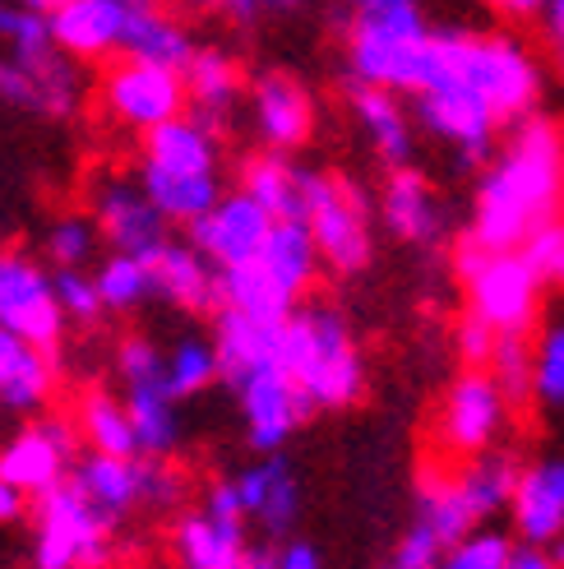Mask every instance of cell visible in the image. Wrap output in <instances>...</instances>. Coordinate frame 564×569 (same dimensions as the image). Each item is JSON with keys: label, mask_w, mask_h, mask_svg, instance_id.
I'll return each instance as SVG.
<instances>
[{"label": "cell", "mask_w": 564, "mask_h": 569, "mask_svg": "<svg viewBox=\"0 0 564 569\" xmlns=\"http://www.w3.org/2000/svg\"><path fill=\"white\" fill-rule=\"evenodd\" d=\"M435 28L416 0H361L343 33L348 83H371L389 93H416L431 61Z\"/></svg>", "instance_id": "cell-5"}, {"label": "cell", "mask_w": 564, "mask_h": 569, "mask_svg": "<svg viewBox=\"0 0 564 569\" xmlns=\"http://www.w3.org/2000/svg\"><path fill=\"white\" fill-rule=\"evenodd\" d=\"M491 380L504 389V398L518 408L532 398V343L527 333H495V348H491V361H486Z\"/></svg>", "instance_id": "cell-40"}, {"label": "cell", "mask_w": 564, "mask_h": 569, "mask_svg": "<svg viewBox=\"0 0 564 569\" xmlns=\"http://www.w3.org/2000/svg\"><path fill=\"white\" fill-rule=\"evenodd\" d=\"M546 70L537 51L514 33L449 28L431 42L426 74L416 83V121L454 149L459 167H482L504 126L537 117Z\"/></svg>", "instance_id": "cell-1"}, {"label": "cell", "mask_w": 564, "mask_h": 569, "mask_svg": "<svg viewBox=\"0 0 564 569\" xmlns=\"http://www.w3.org/2000/svg\"><path fill=\"white\" fill-rule=\"evenodd\" d=\"M518 468H523V463L514 459V453L486 449V453H476V459H467V463L454 472L459 496H463V505L472 509L476 523H491V519H500V515H510Z\"/></svg>", "instance_id": "cell-32"}, {"label": "cell", "mask_w": 564, "mask_h": 569, "mask_svg": "<svg viewBox=\"0 0 564 569\" xmlns=\"http://www.w3.org/2000/svg\"><path fill=\"white\" fill-rule=\"evenodd\" d=\"M412 519L426 523L444 547H454L459 537H467L472 528H482L472 519V509L463 505L454 472H444V468H426L416 477V509H412Z\"/></svg>", "instance_id": "cell-33"}, {"label": "cell", "mask_w": 564, "mask_h": 569, "mask_svg": "<svg viewBox=\"0 0 564 569\" xmlns=\"http://www.w3.org/2000/svg\"><path fill=\"white\" fill-rule=\"evenodd\" d=\"M518 250L527 254L532 264H537V273H542V278H555L560 254H564V222H555V218H551V222H542L537 232H532Z\"/></svg>", "instance_id": "cell-45"}, {"label": "cell", "mask_w": 564, "mask_h": 569, "mask_svg": "<svg viewBox=\"0 0 564 569\" xmlns=\"http://www.w3.org/2000/svg\"><path fill=\"white\" fill-rule=\"evenodd\" d=\"M510 523L527 547H555L564 537V453H542L518 468Z\"/></svg>", "instance_id": "cell-22"}, {"label": "cell", "mask_w": 564, "mask_h": 569, "mask_svg": "<svg viewBox=\"0 0 564 569\" xmlns=\"http://www.w3.org/2000/svg\"><path fill=\"white\" fill-rule=\"evenodd\" d=\"M269 227H273V218L245 190H222L218 204L200 222H190L185 232H190V246L222 273V269H236L245 260H255V250L264 246Z\"/></svg>", "instance_id": "cell-20"}, {"label": "cell", "mask_w": 564, "mask_h": 569, "mask_svg": "<svg viewBox=\"0 0 564 569\" xmlns=\"http://www.w3.org/2000/svg\"><path fill=\"white\" fill-rule=\"evenodd\" d=\"M555 278H560V282H564V254H560V269H555Z\"/></svg>", "instance_id": "cell-56"}, {"label": "cell", "mask_w": 564, "mask_h": 569, "mask_svg": "<svg viewBox=\"0 0 564 569\" xmlns=\"http://www.w3.org/2000/svg\"><path fill=\"white\" fill-rule=\"evenodd\" d=\"M454 348H459V361L467 371H486L491 361V348H495V333L476 320V316H463L459 329H454Z\"/></svg>", "instance_id": "cell-44"}, {"label": "cell", "mask_w": 564, "mask_h": 569, "mask_svg": "<svg viewBox=\"0 0 564 569\" xmlns=\"http://www.w3.org/2000/svg\"><path fill=\"white\" fill-rule=\"evenodd\" d=\"M278 565V542H250L245 547V560H241V569H273Z\"/></svg>", "instance_id": "cell-52"}, {"label": "cell", "mask_w": 564, "mask_h": 569, "mask_svg": "<svg viewBox=\"0 0 564 569\" xmlns=\"http://www.w3.org/2000/svg\"><path fill=\"white\" fill-rule=\"evenodd\" d=\"M93 282H98L107 316H130V310L153 301V269H149V260H139V254L107 250V260L93 269Z\"/></svg>", "instance_id": "cell-37"}, {"label": "cell", "mask_w": 564, "mask_h": 569, "mask_svg": "<svg viewBox=\"0 0 564 569\" xmlns=\"http://www.w3.org/2000/svg\"><path fill=\"white\" fill-rule=\"evenodd\" d=\"M23 509H28V496L14 491L6 477H0V523H19L23 519Z\"/></svg>", "instance_id": "cell-51"}, {"label": "cell", "mask_w": 564, "mask_h": 569, "mask_svg": "<svg viewBox=\"0 0 564 569\" xmlns=\"http://www.w3.org/2000/svg\"><path fill=\"white\" fill-rule=\"evenodd\" d=\"M125 412L134 426V445L144 459H172L181 449V403L167 393L162 380H144V385H125Z\"/></svg>", "instance_id": "cell-30"}, {"label": "cell", "mask_w": 564, "mask_h": 569, "mask_svg": "<svg viewBox=\"0 0 564 569\" xmlns=\"http://www.w3.org/2000/svg\"><path fill=\"white\" fill-rule=\"evenodd\" d=\"M228 389L236 393L245 445L255 453H282V445H288L305 426V417H310V403L301 398V389L292 385V376L282 371V357L260 366V371L241 376Z\"/></svg>", "instance_id": "cell-17"}, {"label": "cell", "mask_w": 564, "mask_h": 569, "mask_svg": "<svg viewBox=\"0 0 564 569\" xmlns=\"http://www.w3.org/2000/svg\"><path fill=\"white\" fill-rule=\"evenodd\" d=\"M348 6H361V0H348Z\"/></svg>", "instance_id": "cell-57"}, {"label": "cell", "mask_w": 564, "mask_h": 569, "mask_svg": "<svg viewBox=\"0 0 564 569\" xmlns=\"http://www.w3.org/2000/svg\"><path fill=\"white\" fill-rule=\"evenodd\" d=\"M149 269H153V301L181 310V316H209V310H218V269L190 241L167 237L149 254Z\"/></svg>", "instance_id": "cell-25"}, {"label": "cell", "mask_w": 564, "mask_h": 569, "mask_svg": "<svg viewBox=\"0 0 564 569\" xmlns=\"http://www.w3.org/2000/svg\"><path fill=\"white\" fill-rule=\"evenodd\" d=\"M185 79V111L194 121H204L209 130H228L236 117V107L245 102V74L241 61L222 47H194V56L181 70Z\"/></svg>", "instance_id": "cell-24"}, {"label": "cell", "mask_w": 564, "mask_h": 569, "mask_svg": "<svg viewBox=\"0 0 564 569\" xmlns=\"http://www.w3.org/2000/svg\"><path fill=\"white\" fill-rule=\"evenodd\" d=\"M532 398L546 412H564V320L546 325L532 343Z\"/></svg>", "instance_id": "cell-39"}, {"label": "cell", "mask_w": 564, "mask_h": 569, "mask_svg": "<svg viewBox=\"0 0 564 569\" xmlns=\"http://www.w3.org/2000/svg\"><path fill=\"white\" fill-rule=\"evenodd\" d=\"M245 523L222 519L213 509H185L172 523V560L177 569H241L245 560Z\"/></svg>", "instance_id": "cell-27"}, {"label": "cell", "mask_w": 564, "mask_h": 569, "mask_svg": "<svg viewBox=\"0 0 564 569\" xmlns=\"http://www.w3.org/2000/svg\"><path fill=\"white\" fill-rule=\"evenodd\" d=\"M162 385L167 393L185 403V398H200L204 389L218 385V352H213V338L204 333H181L177 343L162 348Z\"/></svg>", "instance_id": "cell-35"}, {"label": "cell", "mask_w": 564, "mask_h": 569, "mask_svg": "<svg viewBox=\"0 0 564 569\" xmlns=\"http://www.w3.org/2000/svg\"><path fill=\"white\" fill-rule=\"evenodd\" d=\"M0 47H6V56H33L56 47L47 14L19 6V0H0Z\"/></svg>", "instance_id": "cell-42"}, {"label": "cell", "mask_w": 564, "mask_h": 569, "mask_svg": "<svg viewBox=\"0 0 564 569\" xmlns=\"http://www.w3.org/2000/svg\"><path fill=\"white\" fill-rule=\"evenodd\" d=\"M236 500H241V515L245 523H255L269 542H288L301 523V509H305V487L292 468V459L282 453H260V463H250L232 477Z\"/></svg>", "instance_id": "cell-19"}, {"label": "cell", "mask_w": 564, "mask_h": 569, "mask_svg": "<svg viewBox=\"0 0 564 569\" xmlns=\"http://www.w3.org/2000/svg\"><path fill=\"white\" fill-rule=\"evenodd\" d=\"M564 204V130L551 117L510 126L504 144L482 162L472 190L467 241L486 250H518Z\"/></svg>", "instance_id": "cell-2"}, {"label": "cell", "mask_w": 564, "mask_h": 569, "mask_svg": "<svg viewBox=\"0 0 564 569\" xmlns=\"http://www.w3.org/2000/svg\"><path fill=\"white\" fill-rule=\"evenodd\" d=\"M504 569H564V565L555 560V551H551V547H527V542H514L510 565H504Z\"/></svg>", "instance_id": "cell-48"}, {"label": "cell", "mask_w": 564, "mask_h": 569, "mask_svg": "<svg viewBox=\"0 0 564 569\" xmlns=\"http://www.w3.org/2000/svg\"><path fill=\"white\" fill-rule=\"evenodd\" d=\"M19 6H28V10H38V14H51L61 0H19Z\"/></svg>", "instance_id": "cell-54"}, {"label": "cell", "mask_w": 564, "mask_h": 569, "mask_svg": "<svg viewBox=\"0 0 564 569\" xmlns=\"http://www.w3.org/2000/svg\"><path fill=\"white\" fill-rule=\"evenodd\" d=\"M320 278L315 241L301 222H273L255 260L218 273V306L255 320H288Z\"/></svg>", "instance_id": "cell-6"}, {"label": "cell", "mask_w": 564, "mask_h": 569, "mask_svg": "<svg viewBox=\"0 0 564 569\" xmlns=\"http://www.w3.org/2000/svg\"><path fill=\"white\" fill-rule=\"evenodd\" d=\"M83 102L79 66L61 47L33 56H0V107L42 121H70Z\"/></svg>", "instance_id": "cell-14"}, {"label": "cell", "mask_w": 564, "mask_h": 569, "mask_svg": "<svg viewBox=\"0 0 564 569\" xmlns=\"http://www.w3.org/2000/svg\"><path fill=\"white\" fill-rule=\"evenodd\" d=\"M79 459V431L66 417H38L0 445V477L28 500L56 491Z\"/></svg>", "instance_id": "cell-16"}, {"label": "cell", "mask_w": 564, "mask_h": 569, "mask_svg": "<svg viewBox=\"0 0 564 569\" xmlns=\"http://www.w3.org/2000/svg\"><path fill=\"white\" fill-rule=\"evenodd\" d=\"M282 371L310 412H348L365 398V357L348 316L329 301H301L278 329Z\"/></svg>", "instance_id": "cell-4"}, {"label": "cell", "mask_w": 564, "mask_h": 569, "mask_svg": "<svg viewBox=\"0 0 564 569\" xmlns=\"http://www.w3.org/2000/svg\"><path fill=\"white\" fill-rule=\"evenodd\" d=\"M273 569H324V551L315 542H305V537H288V542H278Z\"/></svg>", "instance_id": "cell-46"}, {"label": "cell", "mask_w": 564, "mask_h": 569, "mask_svg": "<svg viewBox=\"0 0 564 569\" xmlns=\"http://www.w3.org/2000/svg\"><path fill=\"white\" fill-rule=\"evenodd\" d=\"M74 431H79V440L89 445L93 453H117V459H134V453H139L130 412H125L121 398L107 393V389H89L79 398Z\"/></svg>", "instance_id": "cell-34"}, {"label": "cell", "mask_w": 564, "mask_h": 569, "mask_svg": "<svg viewBox=\"0 0 564 569\" xmlns=\"http://www.w3.org/2000/svg\"><path fill=\"white\" fill-rule=\"evenodd\" d=\"M153 6L158 0H61L47 14L51 42L70 61H117Z\"/></svg>", "instance_id": "cell-15"}, {"label": "cell", "mask_w": 564, "mask_h": 569, "mask_svg": "<svg viewBox=\"0 0 564 569\" xmlns=\"http://www.w3.org/2000/svg\"><path fill=\"white\" fill-rule=\"evenodd\" d=\"M514 551V537H504L495 528H472L467 537H459L454 547H444L435 569H504Z\"/></svg>", "instance_id": "cell-41"}, {"label": "cell", "mask_w": 564, "mask_h": 569, "mask_svg": "<svg viewBox=\"0 0 564 569\" xmlns=\"http://www.w3.org/2000/svg\"><path fill=\"white\" fill-rule=\"evenodd\" d=\"M260 10H273V14H288V10H301V0H260Z\"/></svg>", "instance_id": "cell-53"}, {"label": "cell", "mask_w": 564, "mask_h": 569, "mask_svg": "<svg viewBox=\"0 0 564 569\" xmlns=\"http://www.w3.org/2000/svg\"><path fill=\"white\" fill-rule=\"evenodd\" d=\"M273 222H301V190H305V167H296L288 153H250L241 162V186Z\"/></svg>", "instance_id": "cell-31"}, {"label": "cell", "mask_w": 564, "mask_h": 569, "mask_svg": "<svg viewBox=\"0 0 564 569\" xmlns=\"http://www.w3.org/2000/svg\"><path fill=\"white\" fill-rule=\"evenodd\" d=\"M111 528L66 477L33 500V569H107Z\"/></svg>", "instance_id": "cell-9"}, {"label": "cell", "mask_w": 564, "mask_h": 569, "mask_svg": "<svg viewBox=\"0 0 564 569\" xmlns=\"http://www.w3.org/2000/svg\"><path fill=\"white\" fill-rule=\"evenodd\" d=\"M56 393V361L42 348L19 343L14 333L0 329V408L33 417Z\"/></svg>", "instance_id": "cell-29"}, {"label": "cell", "mask_w": 564, "mask_h": 569, "mask_svg": "<svg viewBox=\"0 0 564 569\" xmlns=\"http://www.w3.org/2000/svg\"><path fill=\"white\" fill-rule=\"evenodd\" d=\"M278 329L282 320H255L241 310H213V352H218V385H236L241 376L278 361Z\"/></svg>", "instance_id": "cell-28"}, {"label": "cell", "mask_w": 564, "mask_h": 569, "mask_svg": "<svg viewBox=\"0 0 564 569\" xmlns=\"http://www.w3.org/2000/svg\"><path fill=\"white\" fill-rule=\"evenodd\" d=\"M51 282H56V301H61V316L66 325H98L107 310H102V297H98V282L89 269H51Z\"/></svg>", "instance_id": "cell-43"}, {"label": "cell", "mask_w": 564, "mask_h": 569, "mask_svg": "<svg viewBox=\"0 0 564 569\" xmlns=\"http://www.w3.org/2000/svg\"><path fill=\"white\" fill-rule=\"evenodd\" d=\"M380 222L393 241L403 246H421L431 250L444 241L449 232V218H444V199L440 190L416 172V167H393L380 186Z\"/></svg>", "instance_id": "cell-21"}, {"label": "cell", "mask_w": 564, "mask_h": 569, "mask_svg": "<svg viewBox=\"0 0 564 569\" xmlns=\"http://www.w3.org/2000/svg\"><path fill=\"white\" fill-rule=\"evenodd\" d=\"M482 6L500 19H510V23H527V19H542L546 0H482Z\"/></svg>", "instance_id": "cell-47"}, {"label": "cell", "mask_w": 564, "mask_h": 569, "mask_svg": "<svg viewBox=\"0 0 564 569\" xmlns=\"http://www.w3.org/2000/svg\"><path fill=\"white\" fill-rule=\"evenodd\" d=\"M98 102H102V117L117 130L149 134L167 121L185 117V79L181 70L117 56L98 83Z\"/></svg>", "instance_id": "cell-11"}, {"label": "cell", "mask_w": 564, "mask_h": 569, "mask_svg": "<svg viewBox=\"0 0 564 569\" xmlns=\"http://www.w3.org/2000/svg\"><path fill=\"white\" fill-rule=\"evenodd\" d=\"M89 213L98 222L102 246L117 250V254H139V260H149V254L167 241L162 213L153 209V199L144 194V186H139L134 177H125V172H107L93 186Z\"/></svg>", "instance_id": "cell-18"}, {"label": "cell", "mask_w": 564, "mask_h": 569, "mask_svg": "<svg viewBox=\"0 0 564 569\" xmlns=\"http://www.w3.org/2000/svg\"><path fill=\"white\" fill-rule=\"evenodd\" d=\"M454 260L467 292V316H476L491 333H532L546 278L523 250H486L463 237Z\"/></svg>", "instance_id": "cell-8"}, {"label": "cell", "mask_w": 564, "mask_h": 569, "mask_svg": "<svg viewBox=\"0 0 564 569\" xmlns=\"http://www.w3.org/2000/svg\"><path fill=\"white\" fill-rule=\"evenodd\" d=\"M510 412L514 403L491 380V371H467L463 366V376L449 380L435 408V421H431L435 449L449 453V459H476L486 449H500L504 431H510Z\"/></svg>", "instance_id": "cell-10"}, {"label": "cell", "mask_w": 564, "mask_h": 569, "mask_svg": "<svg viewBox=\"0 0 564 569\" xmlns=\"http://www.w3.org/2000/svg\"><path fill=\"white\" fill-rule=\"evenodd\" d=\"M542 23H546V42H551V51L560 56V66H564V0H546Z\"/></svg>", "instance_id": "cell-50"}, {"label": "cell", "mask_w": 564, "mask_h": 569, "mask_svg": "<svg viewBox=\"0 0 564 569\" xmlns=\"http://www.w3.org/2000/svg\"><path fill=\"white\" fill-rule=\"evenodd\" d=\"M125 56H134V61L167 66V70H185V61L194 56V38H190L185 19H177V14L158 0V6H153L144 19H139V28H134V38H130Z\"/></svg>", "instance_id": "cell-36"}, {"label": "cell", "mask_w": 564, "mask_h": 569, "mask_svg": "<svg viewBox=\"0 0 564 569\" xmlns=\"http://www.w3.org/2000/svg\"><path fill=\"white\" fill-rule=\"evenodd\" d=\"M551 551H555V560H560V565H564V537H560V542H555V547H551Z\"/></svg>", "instance_id": "cell-55"}, {"label": "cell", "mask_w": 564, "mask_h": 569, "mask_svg": "<svg viewBox=\"0 0 564 569\" xmlns=\"http://www.w3.org/2000/svg\"><path fill=\"white\" fill-rule=\"evenodd\" d=\"M0 329L42 352H56L66 338L51 269L28 250H0Z\"/></svg>", "instance_id": "cell-12"}, {"label": "cell", "mask_w": 564, "mask_h": 569, "mask_svg": "<svg viewBox=\"0 0 564 569\" xmlns=\"http://www.w3.org/2000/svg\"><path fill=\"white\" fill-rule=\"evenodd\" d=\"M98 250H102V237H98L93 213L66 209L47 222V237H42L47 269H89L98 260Z\"/></svg>", "instance_id": "cell-38"}, {"label": "cell", "mask_w": 564, "mask_h": 569, "mask_svg": "<svg viewBox=\"0 0 564 569\" xmlns=\"http://www.w3.org/2000/svg\"><path fill=\"white\" fill-rule=\"evenodd\" d=\"M134 181L144 186L167 227L200 222L222 194V134L190 111L139 134Z\"/></svg>", "instance_id": "cell-3"}, {"label": "cell", "mask_w": 564, "mask_h": 569, "mask_svg": "<svg viewBox=\"0 0 564 569\" xmlns=\"http://www.w3.org/2000/svg\"><path fill=\"white\" fill-rule=\"evenodd\" d=\"M70 487L89 500L107 523L130 519L134 509H149V459H117V453H83L70 468Z\"/></svg>", "instance_id": "cell-23"}, {"label": "cell", "mask_w": 564, "mask_h": 569, "mask_svg": "<svg viewBox=\"0 0 564 569\" xmlns=\"http://www.w3.org/2000/svg\"><path fill=\"white\" fill-rule=\"evenodd\" d=\"M301 227L315 241L320 269L356 278L375 254V204L343 172H305Z\"/></svg>", "instance_id": "cell-7"}, {"label": "cell", "mask_w": 564, "mask_h": 569, "mask_svg": "<svg viewBox=\"0 0 564 569\" xmlns=\"http://www.w3.org/2000/svg\"><path fill=\"white\" fill-rule=\"evenodd\" d=\"M194 6H213L218 14H228L232 23H255L264 14L260 0H194Z\"/></svg>", "instance_id": "cell-49"}, {"label": "cell", "mask_w": 564, "mask_h": 569, "mask_svg": "<svg viewBox=\"0 0 564 569\" xmlns=\"http://www.w3.org/2000/svg\"><path fill=\"white\" fill-rule=\"evenodd\" d=\"M245 117L255 130L260 149L269 153H296L315 139L320 126V102L310 93V83L292 70H264L245 79Z\"/></svg>", "instance_id": "cell-13"}, {"label": "cell", "mask_w": 564, "mask_h": 569, "mask_svg": "<svg viewBox=\"0 0 564 569\" xmlns=\"http://www.w3.org/2000/svg\"><path fill=\"white\" fill-rule=\"evenodd\" d=\"M348 107H352V121L365 134V144L375 149V158L389 167V172L393 167H412L416 121L403 107V93L371 89V83H348Z\"/></svg>", "instance_id": "cell-26"}]
</instances>
